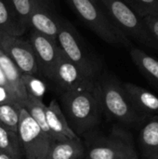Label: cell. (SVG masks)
<instances>
[{
  "label": "cell",
  "instance_id": "484cf974",
  "mask_svg": "<svg viewBox=\"0 0 158 159\" xmlns=\"http://www.w3.org/2000/svg\"><path fill=\"white\" fill-rule=\"evenodd\" d=\"M5 103L18 104L14 95L10 92V90L0 86V104H5Z\"/></svg>",
  "mask_w": 158,
  "mask_h": 159
},
{
  "label": "cell",
  "instance_id": "9c48e42d",
  "mask_svg": "<svg viewBox=\"0 0 158 159\" xmlns=\"http://www.w3.org/2000/svg\"><path fill=\"white\" fill-rule=\"evenodd\" d=\"M133 144L130 136L123 131H115L108 137L98 139L85 150L86 159H121Z\"/></svg>",
  "mask_w": 158,
  "mask_h": 159
},
{
  "label": "cell",
  "instance_id": "e0dca14e",
  "mask_svg": "<svg viewBox=\"0 0 158 159\" xmlns=\"http://www.w3.org/2000/svg\"><path fill=\"white\" fill-rule=\"evenodd\" d=\"M129 55L142 75L158 89V60L137 48H131Z\"/></svg>",
  "mask_w": 158,
  "mask_h": 159
},
{
  "label": "cell",
  "instance_id": "2e32d148",
  "mask_svg": "<svg viewBox=\"0 0 158 159\" xmlns=\"http://www.w3.org/2000/svg\"><path fill=\"white\" fill-rule=\"evenodd\" d=\"M142 154L148 159H158V116L149 118L140 132Z\"/></svg>",
  "mask_w": 158,
  "mask_h": 159
},
{
  "label": "cell",
  "instance_id": "ac0fdd59",
  "mask_svg": "<svg viewBox=\"0 0 158 159\" xmlns=\"http://www.w3.org/2000/svg\"><path fill=\"white\" fill-rule=\"evenodd\" d=\"M46 104L43 101L35 99L32 96H27V99L23 104V107L30 116L36 122V124L41 128V129L53 140L50 130L48 129L47 120H46ZM54 141V140H53ZM55 142V141H54Z\"/></svg>",
  "mask_w": 158,
  "mask_h": 159
},
{
  "label": "cell",
  "instance_id": "f546056e",
  "mask_svg": "<svg viewBox=\"0 0 158 159\" xmlns=\"http://www.w3.org/2000/svg\"><path fill=\"white\" fill-rule=\"evenodd\" d=\"M96 1H98V0H96Z\"/></svg>",
  "mask_w": 158,
  "mask_h": 159
},
{
  "label": "cell",
  "instance_id": "7c38bea8",
  "mask_svg": "<svg viewBox=\"0 0 158 159\" xmlns=\"http://www.w3.org/2000/svg\"><path fill=\"white\" fill-rule=\"evenodd\" d=\"M124 89L136 113L145 120L158 116V96L133 83H123Z\"/></svg>",
  "mask_w": 158,
  "mask_h": 159
},
{
  "label": "cell",
  "instance_id": "d6986e66",
  "mask_svg": "<svg viewBox=\"0 0 158 159\" xmlns=\"http://www.w3.org/2000/svg\"><path fill=\"white\" fill-rule=\"evenodd\" d=\"M0 150L14 159H22L23 152L17 132L0 127Z\"/></svg>",
  "mask_w": 158,
  "mask_h": 159
},
{
  "label": "cell",
  "instance_id": "277c9868",
  "mask_svg": "<svg viewBox=\"0 0 158 159\" xmlns=\"http://www.w3.org/2000/svg\"><path fill=\"white\" fill-rule=\"evenodd\" d=\"M82 21L102 40L111 45L129 46L130 40L111 21L96 0H67Z\"/></svg>",
  "mask_w": 158,
  "mask_h": 159
},
{
  "label": "cell",
  "instance_id": "cb8c5ba5",
  "mask_svg": "<svg viewBox=\"0 0 158 159\" xmlns=\"http://www.w3.org/2000/svg\"><path fill=\"white\" fill-rule=\"evenodd\" d=\"M22 83L27 96H32L35 99L43 101L47 88L46 84L41 79L32 75L22 74Z\"/></svg>",
  "mask_w": 158,
  "mask_h": 159
},
{
  "label": "cell",
  "instance_id": "7402d4cb",
  "mask_svg": "<svg viewBox=\"0 0 158 159\" xmlns=\"http://www.w3.org/2000/svg\"><path fill=\"white\" fill-rule=\"evenodd\" d=\"M20 108L15 103L0 104V127L17 132Z\"/></svg>",
  "mask_w": 158,
  "mask_h": 159
},
{
  "label": "cell",
  "instance_id": "ba28073f",
  "mask_svg": "<svg viewBox=\"0 0 158 159\" xmlns=\"http://www.w3.org/2000/svg\"><path fill=\"white\" fill-rule=\"evenodd\" d=\"M0 48L16 64L21 74L34 75L39 72L29 41L22 40L20 36L0 33Z\"/></svg>",
  "mask_w": 158,
  "mask_h": 159
},
{
  "label": "cell",
  "instance_id": "9a60e30c",
  "mask_svg": "<svg viewBox=\"0 0 158 159\" xmlns=\"http://www.w3.org/2000/svg\"><path fill=\"white\" fill-rule=\"evenodd\" d=\"M85 157V148L79 138L55 141L50 145L45 159H82Z\"/></svg>",
  "mask_w": 158,
  "mask_h": 159
},
{
  "label": "cell",
  "instance_id": "6da1fadb",
  "mask_svg": "<svg viewBox=\"0 0 158 159\" xmlns=\"http://www.w3.org/2000/svg\"><path fill=\"white\" fill-rule=\"evenodd\" d=\"M61 102L66 119L77 136L91 130L99 124L102 108L97 92V84L92 90L61 93Z\"/></svg>",
  "mask_w": 158,
  "mask_h": 159
},
{
  "label": "cell",
  "instance_id": "30bf717a",
  "mask_svg": "<svg viewBox=\"0 0 158 159\" xmlns=\"http://www.w3.org/2000/svg\"><path fill=\"white\" fill-rule=\"evenodd\" d=\"M29 43L33 48L38 71L51 80L61 51L57 40L32 30Z\"/></svg>",
  "mask_w": 158,
  "mask_h": 159
},
{
  "label": "cell",
  "instance_id": "5bb4252c",
  "mask_svg": "<svg viewBox=\"0 0 158 159\" xmlns=\"http://www.w3.org/2000/svg\"><path fill=\"white\" fill-rule=\"evenodd\" d=\"M0 67L10 86L11 91L20 107L27 99V94L22 83V74L16 64L0 48Z\"/></svg>",
  "mask_w": 158,
  "mask_h": 159
},
{
  "label": "cell",
  "instance_id": "44dd1931",
  "mask_svg": "<svg viewBox=\"0 0 158 159\" xmlns=\"http://www.w3.org/2000/svg\"><path fill=\"white\" fill-rule=\"evenodd\" d=\"M24 31L29 29V17L33 0H4Z\"/></svg>",
  "mask_w": 158,
  "mask_h": 159
},
{
  "label": "cell",
  "instance_id": "3957f363",
  "mask_svg": "<svg viewBox=\"0 0 158 159\" xmlns=\"http://www.w3.org/2000/svg\"><path fill=\"white\" fill-rule=\"evenodd\" d=\"M113 24L128 38L158 50V43L143 20L122 0H98Z\"/></svg>",
  "mask_w": 158,
  "mask_h": 159
},
{
  "label": "cell",
  "instance_id": "5b68a950",
  "mask_svg": "<svg viewBox=\"0 0 158 159\" xmlns=\"http://www.w3.org/2000/svg\"><path fill=\"white\" fill-rule=\"evenodd\" d=\"M57 42L64 55L83 74L97 81L101 71L99 60L88 50L74 27L67 20H61Z\"/></svg>",
  "mask_w": 158,
  "mask_h": 159
},
{
  "label": "cell",
  "instance_id": "f1b7e54d",
  "mask_svg": "<svg viewBox=\"0 0 158 159\" xmlns=\"http://www.w3.org/2000/svg\"><path fill=\"white\" fill-rule=\"evenodd\" d=\"M0 159H14V158H12L10 156H8L7 154H6V153H4L3 151H1V150H0Z\"/></svg>",
  "mask_w": 158,
  "mask_h": 159
},
{
  "label": "cell",
  "instance_id": "7a4b0ae2",
  "mask_svg": "<svg viewBox=\"0 0 158 159\" xmlns=\"http://www.w3.org/2000/svg\"><path fill=\"white\" fill-rule=\"evenodd\" d=\"M97 92L102 112L111 118L129 127H137L144 121L131 105L123 84L115 77L106 75L99 78Z\"/></svg>",
  "mask_w": 158,
  "mask_h": 159
},
{
  "label": "cell",
  "instance_id": "603a6c76",
  "mask_svg": "<svg viewBox=\"0 0 158 159\" xmlns=\"http://www.w3.org/2000/svg\"><path fill=\"white\" fill-rule=\"evenodd\" d=\"M142 19L147 16L158 17V0H122Z\"/></svg>",
  "mask_w": 158,
  "mask_h": 159
},
{
  "label": "cell",
  "instance_id": "8992f818",
  "mask_svg": "<svg viewBox=\"0 0 158 159\" xmlns=\"http://www.w3.org/2000/svg\"><path fill=\"white\" fill-rule=\"evenodd\" d=\"M17 134L20 142L24 159H45L50 145L54 142L41 129L22 107L20 109Z\"/></svg>",
  "mask_w": 158,
  "mask_h": 159
},
{
  "label": "cell",
  "instance_id": "d4e9b609",
  "mask_svg": "<svg viewBox=\"0 0 158 159\" xmlns=\"http://www.w3.org/2000/svg\"><path fill=\"white\" fill-rule=\"evenodd\" d=\"M142 20L158 43V17L147 16V17L142 18Z\"/></svg>",
  "mask_w": 158,
  "mask_h": 159
},
{
  "label": "cell",
  "instance_id": "52a82bcc",
  "mask_svg": "<svg viewBox=\"0 0 158 159\" xmlns=\"http://www.w3.org/2000/svg\"><path fill=\"white\" fill-rule=\"evenodd\" d=\"M51 81L57 89L63 92L92 90L96 88L97 81L90 79L75 66L61 49L59 58L54 69Z\"/></svg>",
  "mask_w": 158,
  "mask_h": 159
},
{
  "label": "cell",
  "instance_id": "4fadbf2b",
  "mask_svg": "<svg viewBox=\"0 0 158 159\" xmlns=\"http://www.w3.org/2000/svg\"><path fill=\"white\" fill-rule=\"evenodd\" d=\"M46 120L54 141L61 142L78 138L71 129L61 107L55 99L46 106Z\"/></svg>",
  "mask_w": 158,
  "mask_h": 159
},
{
  "label": "cell",
  "instance_id": "4316f807",
  "mask_svg": "<svg viewBox=\"0 0 158 159\" xmlns=\"http://www.w3.org/2000/svg\"><path fill=\"white\" fill-rule=\"evenodd\" d=\"M121 159H139L138 155H137V153H136V150H135L133 144H131V145L129 146V148L128 149L126 155H125Z\"/></svg>",
  "mask_w": 158,
  "mask_h": 159
},
{
  "label": "cell",
  "instance_id": "ffe728a7",
  "mask_svg": "<svg viewBox=\"0 0 158 159\" xmlns=\"http://www.w3.org/2000/svg\"><path fill=\"white\" fill-rule=\"evenodd\" d=\"M0 33L14 36H21L25 33L4 0H0Z\"/></svg>",
  "mask_w": 158,
  "mask_h": 159
},
{
  "label": "cell",
  "instance_id": "8fae6325",
  "mask_svg": "<svg viewBox=\"0 0 158 159\" xmlns=\"http://www.w3.org/2000/svg\"><path fill=\"white\" fill-rule=\"evenodd\" d=\"M61 20L53 12L47 0H33L29 28L57 40Z\"/></svg>",
  "mask_w": 158,
  "mask_h": 159
},
{
  "label": "cell",
  "instance_id": "83f0119b",
  "mask_svg": "<svg viewBox=\"0 0 158 159\" xmlns=\"http://www.w3.org/2000/svg\"><path fill=\"white\" fill-rule=\"evenodd\" d=\"M0 86H1V87H4V88H6V89H7L10 90V92L12 93L11 89H10V86H9V84H8V82H7L6 76H5V75H4V73H3L1 67H0ZM12 94H13V93H12ZM14 97H15V96H14ZM15 99H16V98H15ZM16 101H17V100H16ZM18 104H19V103H18Z\"/></svg>",
  "mask_w": 158,
  "mask_h": 159
}]
</instances>
